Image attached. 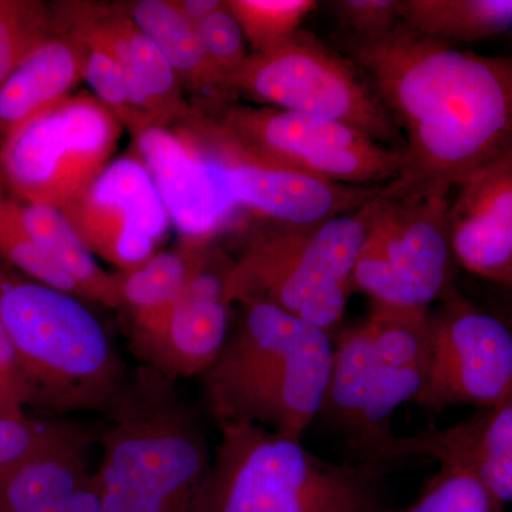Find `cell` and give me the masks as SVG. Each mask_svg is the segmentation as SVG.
Returning <instances> with one entry per match:
<instances>
[{"mask_svg":"<svg viewBox=\"0 0 512 512\" xmlns=\"http://www.w3.org/2000/svg\"><path fill=\"white\" fill-rule=\"evenodd\" d=\"M349 60L402 134L390 197H450L512 151V55L483 56L399 29L350 42Z\"/></svg>","mask_w":512,"mask_h":512,"instance_id":"cell-1","label":"cell"},{"mask_svg":"<svg viewBox=\"0 0 512 512\" xmlns=\"http://www.w3.org/2000/svg\"><path fill=\"white\" fill-rule=\"evenodd\" d=\"M175 382L140 365L107 409L94 471L101 512H195L212 458Z\"/></svg>","mask_w":512,"mask_h":512,"instance_id":"cell-2","label":"cell"},{"mask_svg":"<svg viewBox=\"0 0 512 512\" xmlns=\"http://www.w3.org/2000/svg\"><path fill=\"white\" fill-rule=\"evenodd\" d=\"M239 305L237 325L201 375L208 409L218 426L256 424L302 440L325 400L335 339L269 303Z\"/></svg>","mask_w":512,"mask_h":512,"instance_id":"cell-3","label":"cell"},{"mask_svg":"<svg viewBox=\"0 0 512 512\" xmlns=\"http://www.w3.org/2000/svg\"><path fill=\"white\" fill-rule=\"evenodd\" d=\"M195 512H392L377 464L333 463L301 439L249 423L221 424Z\"/></svg>","mask_w":512,"mask_h":512,"instance_id":"cell-4","label":"cell"},{"mask_svg":"<svg viewBox=\"0 0 512 512\" xmlns=\"http://www.w3.org/2000/svg\"><path fill=\"white\" fill-rule=\"evenodd\" d=\"M0 316L32 406L59 413L107 412L127 373L82 299L0 262Z\"/></svg>","mask_w":512,"mask_h":512,"instance_id":"cell-5","label":"cell"},{"mask_svg":"<svg viewBox=\"0 0 512 512\" xmlns=\"http://www.w3.org/2000/svg\"><path fill=\"white\" fill-rule=\"evenodd\" d=\"M376 197L330 220L274 222L254 232L229 271V301L269 303L335 335L355 289L353 271Z\"/></svg>","mask_w":512,"mask_h":512,"instance_id":"cell-6","label":"cell"},{"mask_svg":"<svg viewBox=\"0 0 512 512\" xmlns=\"http://www.w3.org/2000/svg\"><path fill=\"white\" fill-rule=\"evenodd\" d=\"M121 126L96 97H64L6 137L0 181L23 202L62 211L110 164Z\"/></svg>","mask_w":512,"mask_h":512,"instance_id":"cell-7","label":"cell"},{"mask_svg":"<svg viewBox=\"0 0 512 512\" xmlns=\"http://www.w3.org/2000/svg\"><path fill=\"white\" fill-rule=\"evenodd\" d=\"M228 92L266 107L338 121L402 150V134L366 77L303 30L274 49L251 53Z\"/></svg>","mask_w":512,"mask_h":512,"instance_id":"cell-8","label":"cell"},{"mask_svg":"<svg viewBox=\"0 0 512 512\" xmlns=\"http://www.w3.org/2000/svg\"><path fill=\"white\" fill-rule=\"evenodd\" d=\"M450 197H390L379 190L353 271L377 305L431 309L453 288Z\"/></svg>","mask_w":512,"mask_h":512,"instance_id":"cell-9","label":"cell"},{"mask_svg":"<svg viewBox=\"0 0 512 512\" xmlns=\"http://www.w3.org/2000/svg\"><path fill=\"white\" fill-rule=\"evenodd\" d=\"M208 126L244 150L330 183L382 188L402 168L400 150L309 114L234 104L222 107Z\"/></svg>","mask_w":512,"mask_h":512,"instance_id":"cell-10","label":"cell"},{"mask_svg":"<svg viewBox=\"0 0 512 512\" xmlns=\"http://www.w3.org/2000/svg\"><path fill=\"white\" fill-rule=\"evenodd\" d=\"M430 311L431 356L414 404L430 413L493 406L512 389V330L456 286Z\"/></svg>","mask_w":512,"mask_h":512,"instance_id":"cell-11","label":"cell"},{"mask_svg":"<svg viewBox=\"0 0 512 512\" xmlns=\"http://www.w3.org/2000/svg\"><path fill=\"white\" fill-rule=\"evenodd\" d=\"M62 212L89 251L120 272L156 254L171 225L157 185L138 154L107 165Z\"/></svg>","mask_w":512,"mask_h":512,"instance_id":"cell-12","label":"cell"},{"mask_svg":"<svg viewBox=\"0 0 512 512\" xmlns=\"http://www.w3.org/2000/svg\"><path fill=\"white\" fill-rule=\"evenodd\" d=\"M370 343L369 406L357 461L393 471L397 440L394 413L423 390L431 356L430 309L372 303L363 320Z\"/></svg>","mask_w":512,"mask_h":512,"instance_id":"cell-13","label":"cell"},{"mask_svg":"<svg viewBox=\"0 0 512 512\" xmlns=\"http://www.w3.org/2000/svg\"><path fill=\"white\" fill-rule=\"evenodd\" d=\"M232 264L211 254L167 309L131 322L130 350L141 366L173 380L207 372L232 329L227 289Z\"/></svg>","mask_w":512,"mask_h":512,"instance_id":"cell-14","label":"cell"},{"mask_svg":"<svg viewBox=\"0 0 512 512\" xmlns=\"http://www.w3.org/2000/svg\"><path fill=\"white\" fill-rule=\"evenodd\" d=\"M208 150L224 165L229 194L238 208L275 224L309 225L365 207L379 188L330 183L289 165L258 156L202 127Z\"/></svg>","mask_w":512,"mask_h":512,"instance_id":"cell-15","label":"cell"},{"mask_svg":"<svg viewBox=\"0 0 512 512\" xmlns=\"http://www.w3.org/2000/svg\"><path fill=\"white\" fill-rule=\"evenodd\" d=\"M136 143L183 244L210 248L238 208L229 194L224 165L195 138L170 128H144Z\"/></svg>","mask_w":512,"mask_h":512,"instance_id":"cell-16","label":"cell"},{"mask_svg":"<svg viewBox=\"0 0 512 512\" xmlns=\"http://www.w3.org/2000/svg\"><path fill=\"white\" fill-rule=\"evenodd\" d=\"M448 234L458 265L495 286L512 278V151L456 188Z\"/></svg>","mask_w":512,"mask_h":512,"instance_id":"cell-17","label":"cell"},{"mask_svg":"<svg viewBox=\"0 0 512 512\" xmlns=\"http://www.w3.org/2000/svg\"><path fill=\"white\" fill-rule=\"evenodd\" d=\"M399 466L413 460L463 464L500 501L512 505V389L493 406L447 427H431L396 444Z\"/></svg>","mask_w":512,"mask_h":512,"instance_id":"cell-18","label":"cell"},{"mask_svg":"<svg viewBox=\"0 0 512 512\" xmlns=\"http://www.w3.org/2000/svg\"><path fill=\"white\" fill-rule=\"evenodd\" d=\"M69 30L99 40L117 56L126 72L131 100L147 127L168 128L190 116L177 73L131 18L92 16L72 23Z\"/></svg>","mask_w":512,"mask_h":512,"instance_id":"cell-19","label":"cell"},{"mask_svg":"<svg viewBox=\"0 0 512 512\" xmlns=\"http://www.w3.org/2000/svg\"><path fill=\"white\" fill-rule=\"evenodd\" d=\"M86 43L69 30H55L13 70L0 89V146L30 117L69 96L84 80Z\"/></svg>","mask_w":512,"mask_h":512,"instance_id":"cell-20","label":"cell"},{"mask_svg":"<svg viewBox=\"0 0 512 512\" xmlns=\"http://www.w3.org/2000/svg\"><path fill=\"white\" fill-rule=\"evenodd\" d=\"M93 431L59 421L50 439L0 484V512H46L92 476Z\"/></svg>","mask_w":512,"mask_h":512,"instance_id":"cell-21","label":"cell"},{"mask_svg":"<svg viewBox=\"0 0 512 512\" xmlns=\"http://www.w3.org/2000/svg\"><path fill=\"white\" fill-rule=\"evenodd\" d=\"M22 220L39 248L76 282L84 301L121 308L116 274L100 268L62 211L22 201Z\"/></svg>","mask_w":512,"mask_h":512,"instance_id":"cell-22","label":"cell"},{"mask_svg":"<svg viewBox=\"0 0 512 512\" xmlns=\"http://www.w3.org/2000/svg\"><path fill=\"white\" fill-rule=\"evenodd\" d=\"M402 25L457 47L512 33V0H400Z\"/></svg>","mask_w":512,"mask_h":512,"instance_id":"cell-23","label":"cell"},{"mask_svg":"<svg viewBox=\"0 0 512 512\" xmlns=\"http://www.w3.org/2000/svg\"><path fill=\"white\" fill-rule=\"evenodd\" d=\"M130 18L163 53L180 82L198 90L225 93L224 84L208 60L197 26L168 0H140Z\"/></svg>","mask_w":512,"mask_h":512,"instance_id":"cell-24","label":"cell"},{"mask_svg":"<svg viewBox=\"0 0 512 512\" xmlns=\"http://www.w3.org/2000/svg\"><path fill=\"white\" fill-rule=\"evenodd\" d=\"M210 248L183 244L158 252L131 271L117 272L121 306L138 322L167 309L210 259Z\"/></svg>","mask_w":512,"mask_h":512,"instance_id":"cell-25","label":"cell"},{"mask_svg":"<svg viewBox=\"0 0 512 512\" xmlns=\"http://www.w3.org/2000/svg\"><path fill=\"white\" fill-rule=\"evenodd\" d=\"M0 262L37 282L83 299L76 282L30 237L22 220V201L0 181Z\"/></svg>","mask_w":512,"mask_h":512,"instance_id":"cell-26","label":"cell"},{"mask_svg":"<svg viewBox=\"0 0 512 512\" xmlns=\"http://www.w3.org/2000/svg\"><path fill=\"white\" fill-rule=\"evenodd\" d=\"M227 5L254 53L288 42L319 8L315 0H228Z\"/></svg>","mask_w":512,"mask_h":512,"instance_id":"cell-27","label":"cell"},{"mask_svg":"<svg viewBox=\"0 0 512 512\" xmlns=\"http://www.w3.org/2000/svg\"><path fill=\"white\" fill-rule=\"evenodd\" d=\"M437 463L439 470L419 497L403 510L392 512H507L470 468L451 460Z\"/></svg>","mask_w":512,"mask_h":512,"instance_id":"cell-28","label":"cell"},{"mask_svg":"<svg viewBox=\"0 0 512 512\" xmlns=\"http://www.w3.org/2000/svg\"><path fill=\"white\" fill-rule=\"evenodd\" d=\"M52 33V12L42 2L0 0V89L20 62Z\"/></svg>","mask_w":512,"mask_h":512,"instance_id":"cell-29","label":"cell"},{"mask_svg":"<svg viewBox=\"0 0 512 512\" xmlns=\"http://www.w3.org/2000/svg\"><path fill=\"white\" fill-rule=\"evenodd\" d=\"M72 32V30H69ZM74 33V32H72ZM89 49L84 80L92 87L96 99L101 101L134 134L140 133L147 124L141 119L131 100L130 87L123 66L117 56L93 37L79 35Z\"/></svg>","mask_w":512,"mask_h":512,"instance_id":"cell-30","label":"cell"},{"mask_svg":"<svg viewBox=\"0 0 512 512\" xmlns=\"http://www.w3.org/2000/svg\"><path fill=\"white\" fill-rule=\"evenodd\" d=\"M195 26L208 60L220 76L225 93H228L229 82L249 57L244 32L229 10L227 2L222 3L221 8L207 18L195 23Z\"/></svg>","mask_w":512,"mask_h":512,"instance_id":"cell-31","label":"cell"},{"mask_svg":"<svg viewBox=\"0 0 512 512\" xmlns=\"http://www.w3.org/2000/svg\"><path fill=\"white\" fill-rule=\"evenodd\" d=\"M350 42H369L402 26L400 0H336L329 3Z\"/></svg>","mask_w":512,"mask_h":512,"instance_id":"cell-32","label":"cell"},{"mask_svg":"<svg viewBox=\"0 0 512 512\" xmlns=\"http://www.w3.org/2000/svg\"><path fill=\"white\" fill-rule=\"evenodd\" d=\"M59 421L0 416V484L52 436Z\"/></svg>","mask_w":512,"mask_h":512,"instance_id":"cell-33","label":"cell"},{"mask_svg":"<svg viewBox=\"0 0 512 512\" xmlns=\"http://www.w3.org/2000/svg\"><path fill=\"white\" fill-rule=\"evenodd\" d=\"M28 406H32V394L0 316V416H25Z\"/></svg>","mask_w":512,"mask_h":512,"instance_id":"cell-34","label":"cell"},{"mask_svg":"<svg viewBox=\"0 0 512 512\" xmlns=\"http://www.w3.org/2000/svg\"><path fill=\"white\" fill-rule=\"evenodd\" d=\"M46 512H101L99 488H97L94 471L73 493L64 497Z\"/></svg>","mask_w":512,"mask_h":512,"instance_id":"cell-35","label":"cell"},{"mask_svg":"<svg viewBox=\"0 0 512 512\" xmlns=\"http://www.w3.org/2000/svg\"><path fill=\"white\" fill-rule=\"evenodd\" d=\"M175 3L192 23H198L215 10L220 9L224 2L221 0H185V2Z\"/></svg>","mask_w":512,"mask_h":512,"instance_id":"cell-36","label":"cell"},{"mask_svg":"<svg viewBox=\"0 0 512 512\" xmlns=\"http://www.w3.org/2000/svg\"><path fill=\"white\" fill-rule=\"evenodd\" d=\"M495 313L501 316L512 330V295L510 293L504 292V298L501 299V303L495 309Z\"/></svg>","mask_w":512,"mask_h":512,"instance_id":"cell-37","label":"cell"},{"mask_svg":"<svg viewBox=\"0 0 512 512\" xmlns=\"http://www.w3.org/2000/svg\"><path fill=\"white\" fill-rule=\"evenodd\" d=\"M498 288H500L501 291L510 293V295H512V278L510 281L505 282L504 285L498 286Z\"/></svg>","mask_w":512,"mask_h":512,"instance_id":"cell-38","label":"cell"},{"mask_svg":"<svg viewBox=\"0 0 512 512\" xmlns=\"http://www.w3.org/2000/svg\"><path fill=\"white\" fill-rule=\"evenodd\" d=\"M510 35H511V39H512V33H510Z\"/></svg>","mask_w":512,"mask_h":512,"instance_id":"cell-39","label":"cell"}]
</instances>
